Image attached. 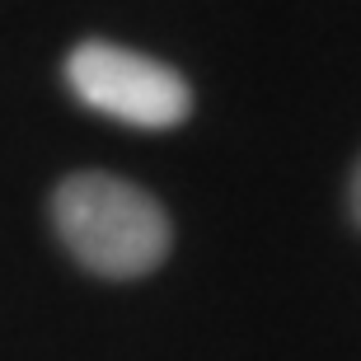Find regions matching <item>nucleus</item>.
Instances as JSON below:
<instances>
[{
    "mask_svg": "<svg viewBox=\"0 0 361 361\" xmlns=\"http://www.w3.org/2000/svg\"><path fill=\"white\" fill-rule=\"evenodd\" d=\"M52 226L75 263L99 277H146L169 258V216L146 188L118 174H71L52 192Z\"/></svg>",
    "mask_w": 361,
    "mask_h": 361,
    "instance_id": "f257e3e1",
    "label": "nucleus"
},
{
    "mask_svg": "<svg viewBox=\"0 0 361 361\" xmlns=\"http://www.w3.org/2000/svg\"><path fill=\"white\" fill-rule=\"evenodd\" d=\"M66 80L85 108L146 132L178 127L192 113V90L174 66L118 42H80L66 56Z\"/></svg>",
    "mask_w": 361,
    "mask_h": 361,
    "instance_id": "f03ea898",
    "label": "nucleus"
},
{
    "mask_svg": "<svg viewBox=\"0 0 361 361\" xmlns=\"http://www.w3.org/2000/svg\"><path fill=\"white\" fill-rule=\"evenodd\" d=\"M348 207H352V221L361 226V160L352 169V183H348Z\"/></svg>",
    "mask_w": 361,
    "mask_h": 361,
    "instance_id": "7ed1b4c3",
    "label": "nucleus"
}]
</instances>
